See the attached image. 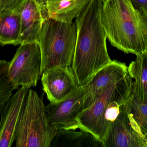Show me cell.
<instances>
[{
    "instance_id": "13",
    "label": "cell",
    "mask_w": 147,
    "mask_h": 147,
    "mask_svg": "<svg viewBox=\"0 0 147 147\" xmlns=\"http://www.w3.org/2000/svg\"><path fill=\"white\" fill-rule=\"evenodd\" d=\"M91 0H46L48 19L65 23L73 22Z\"/></svg>"
},
{
    "instance_id": "12",
    "label": "cell",
    "mask_w": 147,
    "mask_h": 147,
    "mask_svg": "<svg viewBox=\"0 0 147 147\" xmlns=\"http://www.w3.org/2000/svg\"><path fill=\"white\" fill-rule=\"evenodd\" d=\"M16 10L20 16V45L38 41L42 26L48 19L45 3L24 0Z\"/></svg>"
},
{
    "instance_id": "21",
    "label": "cell",
    "mask_w": 147,
    "mask_h": 147,
    "mask_svg": "<svg viewBox=\"0 0 147 147\" xmlns=\"http://www.w3.org/2000/svg\"><path fill=\"white\" fill-rule=\"evenodd\" d=\"M38 1L40 2L45 3V2L46 0H38Z\"/></svg>"
},
{
    "instance_id": "15",
    "label": "cell",
    "mask_w": 147,
    "mask_h": 147,
    "mask_svg": "<svg viewBox=\"0 0 147 147\" xmlns=\"http://www.w3.org/2000/svg\"><path fill=\"white\" fill-rule=\"evenodd\" d=\"M21 19L17 10L0 13V45H20Z\"/></svg>"
},
{
    "instance_id": "1",
    "label": "cell",
    "mask_w": 147,
    "mask_h": 147,
    "mask_svg": "<svg viewBox=\"0 0 147 147\" xmlns=\"http://www.w3.org/2000/svg\"><path fill=\"white\" fill-rule=\"evenodd\" d=\"M102 3V0H91L75 18L77 39L71 67L79 86L112 60L101 22Z\"/></svg>"
},
{
    "instance_id": "17",
    "label": "cell",
    "mask_w": 147,
    "mask_h": 147,
    "mask_svg": "<svg viewBox=\"0 0 147 147\" xmlns=\"http://www.w3.org/2000/svg\"><path fill=\"white\" fill-rule=\"evenodd\" d=\"M8 62L0 60V114L15 89L14 86L7 77Z\"/></svg>"
},
{
    "instance_id": "20",
    "label": "cell",
    "mask_w": 147,
    "mask_h": 147,
    "mask_svg": "<svg viewBox=\"0 0 147 147\" xmlns=\"http://www.w3.org/2000/svg\"><path fill=\"white\" fill-rule=\"evenodd\" d=\"M131 1L137 7H143L147 10V0H131Z\"/></svg>"
},
{
    "instance_id": "24",
    "label": "cell",
    "mask_w": 147,
    "mask_h": 147,
    "mask_svg": "<svg viewBox=\"0 0 147 147\" xmlns=\"http://www.w3.org/2000/svg\"><path fill=\"white\" fill-rule=\"evenodd\" d=\"M146 140H147V138H146Z\"/></svg>"
},
{
    "instance_id": "16",
    "label": "cell",
    "mask_w": 147,
    "mask_h": 147,
    "mask_svg": "<svg viewBox=\"0 0 147 147\" xmlns=\"http://www.w3.org/2000/svg\"><path fill=\"white\" fill-rule=\"evenodd\" d=\"M100 143L89 132L59 129L51 147H99Z\"/></svg>"
},
{
    "instance_id": "25",
    "label": "cell",
    "mask_w": 147,
    "mask_h": 147,
    "mask_svg": "<svg viewBox=\"0 0 147 147\" xmlns=\"http://www.w3.org/2000/svg\"><path fill=\"white\" fill-rule=\"evenodd\" d=\"M146 53V54H147V52Z\"/></svg>"
},
{
    "instance_id": "5",
    "label": "cell",
    "mask_w": 147,
    "mask_h": 147,
    "mask_svg": "<svg viewBox=\"0 0 147 147\" xmlns=\"http://www.w3.org/2000/svg\"><path fill=\"white\" fill-rule=\"evenodd\" d=\"M132 91V79L129 75L109 87L97 100L79 115L78 129L93 135L101 143L106 134L104 117L111 101Z\"/></svg>"
},
{
    "instance_id": "22",
    "label": "cell",
    "mask_w": 147,
    "mask_h": 147,
    "mask_svg": "<svg viewBox=\"0 0 147 147\" xmlns=\"http://www.w3.org/2000/svg\"><path fill=\"white\" fill-rule=\"evenodd\" d=\"M145 137H146V138H147V133L146 135V136H145Z\"/></svg>"
},
{
    "instance_id": "9",
    "label": "cell",
    "mask_w": 147,
    "mask_h": 147,
    "mask_svg": "<svg viewBox=\"0 0 147 147\" xmlns=\"http://www.w3.org/2000/svg\"><path fill=\"white\" fill-rule=\"evenodd\" d=\"M128 66L116 60L104 66L83 85L84 89V110L90 106L109 87L128 75Z\"/></svg>"
},
{
    "instance_id": "6",
    "label": "cell",
    "mask_w": 147,
    "mask_h": 147,
    "mask_svg": "<svg viewBox=\"0 0 147 147\" xmlns=\"http://www.w3.org/2000/svg\"><path fill=\"white\" fill-rule=\"evenodd\" d=\"M8 62L7 76L15 89L35 87L40 76L41 55L38 41L22 43Z\"/></svg>"
},
{
    "instance_id": "14",
    "label": "cell",
    "mask_w": 147,
    "mask_h": 147,
    "mask_svg": "<svg viewBox=\"0 0 147 147\" xmlns=\"http://www.w3.org/2000/svg\"><path fill=\"white\" fill-rule=\"evenodd\" d=\"M135 60L128 66L132 79V99L147 103V56L146 53L137 55Z\"/></svg>"
},
{
    "instance_id": "4",
    "label": "cell",
    "mask_w": 147,
    "mask_h": 147,
    "mask_svg": "<svg viewBox=\"0 0 147 147\" xmlns=\"http://www.w3.org/2000/svg\"><path fill=\"white\" fill-rule=\"evenodd\" d=\"M77 39L75 22L68 23L51 19L45 21L38 42L41 55L40 76L56 66H71Z\"/></svg>"
},
{
    "instance_id": "23",
    "label": "cell",
    "mask_w": 147,
    "mask_h": 147,
    "mask_svg": "<svg viewBox=\"0 0 147 147\" xmlns=\"http://www.w3.org/2000/svg\"><path fill=\"white\" fill-rule=\"evenodd\" d=\"M102 2L104 1H105V0H102Z\"/></svg>"
},
{
    "instance_id": "19",
    "label": "cell",
    "mask_w": 147,
    "mask_h": 147,
    "mask_svg": "<svg viewBox=\"0 0 147 147\" xmlns=\"http://www.w3.org/2000/svg\"><path fill=\"white\" fill-rule=\"evenodd\" d=\"M24 0H0V13L7 10H16Z\"/></svg>"
},
{
    "instance_id": "2",
    "label": "cell",
    "mask_w": 147,
    "mask_h": 147,
    "mask_svg": "<svg viewBox=\"0 0 147 147\" xmlns=\"http://www.w3.org/2000/svg\"><path fill=\"white\" fill-rule=\"evenodd\" d=\"M101 22L112 46L126 54L147 52V10L131 0L103 2Z\"/></svg>"
},
{
    "instance_id": "10",
    "label": "cell",
    "mask_w": 147,
    "mask_h": 147,
    "mask_svg": "<svg viewBox=\"0 0 147 147\" xmlns=\"http://www.w3.org/2000/svg\"><path fill=\"white\" fill-rule=\"evenodd\" d=\"M41 76L43 89L50 102L63 101L79 86L70 66H54Z\"/></svg>"
},
{
    "instance_id": "18",
    "label": "cell",
    "mask_w": 147,
    "mask_h": 147,
    "mask_svg": "<svg viewBox=\"0 0 147 147\" xmlns=\"http://www.w3.org/2000/svg\"><path fill=\"white\" fill-rule=\"evenodd\" d=\"M130 109L133 117L145 137L147 133V103L138 102L131 97Z\"/></svg>"
},
{
    "instance_id": "11",
    "label": "cell",
    "mask_w": 147,
    "mask_h": 147,
    "mask_svg": "<svg viewBox=\"0 0 147 147\" xmlns=\"http://www.w3.org/2000/svg\"><path fill=\"white\" fill-rule=\"evenodd\" d=\"M29 88L20 87L12 95L1 112L0 147H10L15 141L20 116Z\"/></svg>"
},
{
    "instance_id": "8",
    "label": "cell",
    "mask_w": 147,
    "mask_h": 147,
    "mask_svg": "<svg viewBox=\"0 0 147 147\" xmlns=\"http://www.w3.org/2000/svg\"><path fill=\"white\" fill-rule=\"evenodd\" d=\"M84 89L79 86L70 95L58 102H51L46 106L51 124L59 129L75 130L78 129L77 118L84 110Z\"/></svg>"
},
{
    "instance_id": "3",
    "label": "cell",
    "mask_w": 147,
    "mask_h": 147,
    "mask_svg": "<svg viewBox=\"0 0 147 147\" xmlns=\"http://www.w3.org/2000/svg\"><path fill=\"white\" fill-rule=\"evenodd\" d=\"M57 130L49 121L42 99L29 89L17 125L16 146L51 147Z\"/></svg>"
},
{
    "instance_id": "7",
    "label": "cell",
    "mask_w": 147,
    "mask_h": 147,
    "mask_svg": "<svg viewBox=\"0 0 147 147\" xmlns=\"http://www.w3.org/2000/svg\"><path fill=\"white\" fill-rule=\"evenodd\" d=\"M131 97L123 106L101 143L102 147H147V142L130 109Z\"/></svg>"
}]
</instances>
